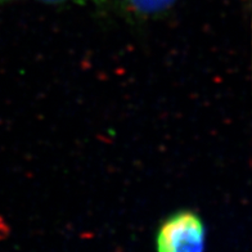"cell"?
<instances>
[{
	"instance_id": "277c9868",
	"label": "cell",
	"mask_w": 252,
	"mask_h": 252,
	"mask_svg": "<svg viewBox=\"0 0 252 252\" xmlns=\"http://www.w3.org/2000/svg\"><path fill=\"white\" fill-rule=\"evenodd\" d=\"M243 1H249V0H243Z\"/></svg>"
},
{
	"instance_id": "6da1fadb",
	"label": "cell",
	"mask_w": 252,
	"mask_h": 252,
	"mask_svg": "<svg viewBox=\"0 0 252 252\" xmlns=\"http://www.w3.org/2000/svg\"><path fill=\"white\" fill-rule=\"evenodd\" d=\"M205 222L189 210L166 218L156 233L157 252H205Z\"/></svg>"
},
{
	"instance_id": "7a4b0ae2",
	"label": "cell",
	"mask_w": 252,
	"mask_h": 252,
	"mask_svg": "<svg viewBox=\"0 0 252 252\" xmlns=\"http://www.w3.org/2000/svg\"><path fill=\"white\" fill-rule=\"evenodd\" d=\"M179 0H92V3L115 12L127 20L147 21L162 16Z\"/></svg>"
},
{
	"instance_id": "3957f363",
	"label": "cell",
	"mask_w": 252,
	"mask_h": 252,
	"mask_svg": "<svg viewBox=\"0 0 252 252\" xmlns=\"http://www.w3.org/2000/svg\"><path fill=\"white\" fill-rule=\"evenodd\" d=\"M14 1H22V0H0V7L7 5ZM33 1H41L47 4H87L92 3V0H33Z\"/></svg>"
}]
</instances>
